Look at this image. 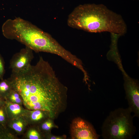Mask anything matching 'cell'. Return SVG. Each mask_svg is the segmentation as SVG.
Segmentation results:
<instances>
[{
  "label": "cell",
  "mask_w": 139,
  "mask_h": 139,
  "mask_svg": "<svg viewBox=\"0 0 139 139\" xmlns=\"http://www.w3.org/2000/svg\"><path fill=\"white\" fill-rule=\"evenodd\" d=\"M8 79L12 89L20 95L26 109L41 110L53 119L63 109L67 88L42 57L35 65H31L27 69L12 73Z\"/></svg>",
  "instance_id": "6da1fadb"
},
{
  "label": "cell",
  "mask_w": 139,
  "mask_h": 139,
  "mask_svg": "<svg viewBox=\"0 0 139 139\" xmlns=\"http://www.w3.org/2000/svg\"><path fill=\"white\" fill-rule=\"evenodd\" d=\"M67 22L70 27L91 33L106 32L122 36L127 30L121 16L102 4L79 5L69 15Z\"/></svg>",
  "instance_id": "7a4b0ae2"
},
{
  "label": "cell",
  "mask_w": 139,
  "mask_h": 139,
  "mask_svg": "<svg viewBox=\"0 0 139 139\" xmlns=\"http://www.w3.org/2000/svg\"><path fill=\"white\" fill-rule=\"evenodd\" d=\"M2 31L7 38L15 39L36 52L58 55L62 51V46L49 34L20 18L7 21Z\"/></svg>",
  "instance_id": "3957f363"
},
{
  "label": "cell",
  "mask_w": 139,
  "mask_h": 139,
  "mask_svg": "<svg viewBox=\"0 0 139 139\" xmlns=\"http://www.w3.org/2000/svg\"><path fill=\"white\" fill-rule=\"evenodd\" d=\"M128 107L111 111L103 123L101 136L104 139H131L136 131L134 117Z\"/></svg>",
  "instance_id": "277c9868"
},
{
  "label": "cell",
  "mask_w": 139,
  "mask_h": 139,
  "mask_svg": "<svg viewBox=\"0 0 139 139\" xmlns=\"http://www.w3.org/2000/svg\"><path fill=\"white\" fill-rule=\"evenodd\" d=\"M123 75L124 86L128 107L134 117H139V84L138 81L131 78L123 69L121 70Z\"/></svg>",
  "instance_id": "5b68a950"
},
{
  "label": "cell",
  "mask_w": 139,
  "mask_h": 139,
  "mask_svg": "<svg viewBox=\"0 0 139 139\" xmlns=\"http://www.w3.org/2000/svg\"><path fill=\"white\" fill-rule=\"evenodd\" d=\"M70 129L72 139H98L100 136L90 123L81 118L73 120Z\"/></svg>",
  "instance_id": "8992f818"
},
{
  "label": "cell",
  "mask_w": 139,
  "mask_h": 139,
  "mask_svg": "<svg viewBox=\"0 0 139 139\" xmlns=\"http://www.w3.org/2000/svg\"><path fill=\"white\" fill-rule=\"evenodd\" d=\"M33 57L32 50L27 47L15 54L10 62L12 73H18L29 68Z\"/></svg>",
  "instance_id": "52a82bcc"
},
{
  "label": "cell",
  "mask_w": 139,
  "mask_h": 139,
  "mask_svg": "<svg viewBox=\"0 0 139 139\" xmlns=\"http://www.w3.org/2000/svg\"><path fill=\"white\" fill-rule=\"evenodd\" d=\"M22 105L11 102L6 100L5 106L8 120L24 116L27 109H25Z\"/></svg>",
  "instance_id": "ba28073f"
},
{
  "label": "cell",
  "mask_w": 139,
  "mask_h": 139,
  "mask_svg": "<svg viewBox=\"0 0 139 139\" xmlns=\"http://www.w3.org/2000/svg\"><path fill=\"white\" fill-rule=\"evenodd\" d=\"M45 116L48 117L46 113L41 110H30L27 109L24 117L27 120L28 124H32L40 121Z\"/></svg>",
  "instance_id": "9c48e42d"
},
{
  "label": "cell",
  "mask_w": 139,
  "mask_h": 139,
  "mask_svg": "<svg viewBox=\"0 0 139 139\" xmlns=\"http://www.w3.org/2000/svg\"><path fill=\"white\" fill-rule=\"evenodd\" d=\"M28 124L24 117L8 121L7 124L9 127L18 133H21L25 130Z\"/></svg>",
  "instance_id": "30bf717a"
},
{
  "label": "cell",
  "mask_w": 139,
  "mask_h": 139,
  "mask_svg": "<svg viewBox=\"0 0 139 139\" xmlns=\"http://www.w3.org/2000/svg\"><path fill=\"white\" fill-rule=\"evenodd\" d=\"M12 89L8 79H3L0 81V95L5 100Z\"/></svg>",
  "instance_id": "8fae6325"
},
{
  "label": "cell",
  "mask_w": 139,
  "mask_h": 139,
  "mask_svg": "<svg viewBox=\"0 0 139 139\" xmlns=\"http://www.w3.org/2000/svg\"><path fill=\"white\" fill-rule=\"evenodd\" d=\"M6 100L21 105H23L22 100L20 95L17 92L12 89Z\"/></svg>",
  "instance_id": "7c38bea8"
},
{
  "label": "cell",
  "mask_w": 139,
  "mask_h": 139,
  "mask_svg": "<svg viewBox=\"0 0 139 139\" xmlns=\"http://www.w3.org/2000/svg\"><path fill=\"white\" fill-rule=\"evenodd\" d=\"M51 119H49L45 121L43 123L41 126L42 129L46 132L50 131L53 128L56 127L57 126L54 124Z\"/></svg>",
  "instance_id": "4fadbf2b"
},
{
  "label": "cell",
  "mask_w": 139,
  "mask_h": 139,
  "mask_svg": "<svg viewBox=\"0 0 139 139\" xmlns=\"http://www.w3.org/2000/svg\"><path fill=\"white\" fill-rule=\"evenodd\" d=\"M8 121L5 106L0 107V124L6 125Z\"/></svg>",
  "instance_id": "5bb4252c"
},
{
  "label": "cell",
  "mask_w": 139,
  "mask_h": 139,
  "mask_svg": "<svg viewBox=\"0 0 139 139\" xmlns=\"http://www.w3.org/2000/svg\"><path fill=\"white\" fill-rule=\"evenodd\" d=\"M27 137L29 139H40L41 136L39 132L35 129L31 128L28 132Z\"/></svg>",
  "instance_id": "9a60e30c"
},
{
  "label": "cell",
  "mask_w": 139,
  "mask_h": 139,
  "mask_svg": "<svg viewBox=\"0 0 139 139\" xmlns=\"http://www.w3.org/2000/svg\"><path fill=\"white\" fill-rule=\"evenodd\" d=\"M6 126L0 124V139H9L11 138Z\"/></svg>",
  "instance_id": "2e32d148"
},
{
  "label": "cell",
  "mask_w": 139,
  "mask_h": 139,
  "mask_svg": "<svg viewBox=\"0 0 139 139\" xmlns=\"http://www.w3.org/2000/svg\"><path fill=\"white\" fill-rule=\"evenodd\" d=\"M5 72L4 64L3 59L0 54V79H3V77Z\"/></svg>",
  "instance_id": "e0dca14e"
},
{
  "label": "cell",
  "mask_w": 139,
  "mask_h": 139,
  "mask_svg": "<svg viewBox=\"0 0 139 139\" xmlns=\"http://www.w3.org/2000/svg\"><path fill=\"white\" fill-rule=\"evenodd\" d=\"M48 138L49 139H62L64 137L63 136H55L54 135H49L48 136Z\"/></svg>",
  "instance_id": "ac0fdd59"
},
{
  "label": "cell",
  "mask_w": 139,
  "mask_h": 139,
  "mask_svg": "<svg viewBox=\"0 0 139 139\" xmlns=\"http://www.w3.org/2000/svg\"><path fill=\"white\" fill-rule=\"evenodd\" d=\"M6 103V100L0 95V107L4 106Z\"/></svg>",
  "instance_id": "d6986e66"
}]
</instances>
